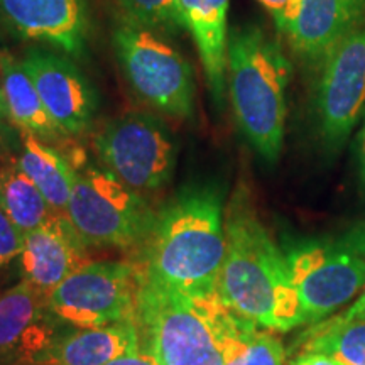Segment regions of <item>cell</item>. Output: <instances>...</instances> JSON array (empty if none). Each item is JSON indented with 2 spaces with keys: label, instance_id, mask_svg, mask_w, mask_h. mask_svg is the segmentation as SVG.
Returning <instances> with one entry per match:
<instances>
[{
  "label": "cell",
  "instance_id": "1",
  "mask_svg": "<svg viewBox=\"0 0 365 365\" xmlns=\"http://www.w3.org/2000/svg\"><path fill=\"white\" fill-rule=\"evenodd\" d=\"M227 250L217 293L239 317L269 331L304 325L286 254L269 234L245 188H237L225 212Z\"/></svg>",
  "mask_w": 365,
  "mask_h": 365
},
{
  "label": "cell",
  "instance_id": "2",
  "mask_svg": "<svg viewBox=\"0 0 365 365\" xmlns=\"http://www.w3.org/2000/svg\"><path fill=\"white\" fill-rule=\"evenodd\" d=\"M134 323L144 349L161 365H223L230 346L254 325L232 312L217 291L181 293L144 274Z\"/></svg>",
  "mask_w": 365,
  "mask_h": 365
},
{
  "label": "cell",
  "instance_id": "3",
  "mask_svg": "<svg viewBox=\"0 0 365 365\" xmlns=\"http://www.w3.org/2000/svg\"><path fill=\"white\" fill-rule=\"evenodd\" d=\"M223 215L215 190L182 191L158 213L144 242V276L181 293H215L227 250Z\"/></svg>",
  "mask_w": 365,
  "mask_h": 365
},
{
  "label": "cell",
  "instance_id": "4",
  "mask_svg": "<svg viewBox=\"0 0 365 365\" xmlns=\"http://www.w3.org/2000/svg\"><path fill=\"white\" fill-rule=\"evenodd\" d=\"M291 63L281 44L262 27L228 33L227 88L235 120L250 145L269 163L284 143Z\"/></svg>",
  "mask_w": 365,
  "mask_h": 365
},
{
  "label": "cell",
  "instance_id": "5",
  "mask_svg": "<svg viewBox=\"0 0 365 365\" xmlns=\"http://www.w3.org/2000/svg\"><path fill=\"white\" fill-rule=\"evenodd\" d=\"M304 325H314L355 298L365 286V223L335 239L294 244L286 252Z\"/></svg>",
  "mask_w": 365,
  "mask_h": 365
},
{
  "label": "cell",
  "instance_id": "6",
  "mask_svg": "<svg viewBox=\"0 0 365 365\" xmlns=\"http://www.w3.org/2000/svg\"><path fill=\"white\" fill-rule=\"evenodd\" d=\"M66 217L86 247L130 249L144 244L158 213L108 171L85 166L75 170Z\"/></svg>",
  "mask_w": 365,
  "mask_h": 365
},
{
  "label": "cell",
  "instance_id": "7",
  "mask_svg": "<svg viewBox=\"0 0 365 365\" xmlns=\"http://www.w3.org/2000/svg\"><path fill=\"white\" fill-rule=\"evenodd\" d=\"M113 48L127 81L143 102L171 117L193 113V70L171 44L130 21L115 27Z\"/></svg>",
  "mask_w": 365,
  "mask_h": 365
},
{
  "label": "cell",
  "instance_id": "8",
  "mask_svg": "<svg viewBox=\"0 0 365 365\" xmlns=\"http://www.w3.org/2000/svg\"><path fill=\"white\" fill-rule=\"evenodd\" d=\"M93 150L105 171L137 193L163 188L176 164L171 132L144 112L112 118L95 135Z\"/></svg>",
  "mask_w": 365,
  "mask_h": 365
},
{
  "label": "cell",
  "instance_id": "9",
  "mask_svg": "<svg viewBox=\"0 0 365 365\" xmlns=\"http://www.w3.org/2000/svg\"><path fill=\"white\" fill-rule=\"evenodd\" d=\"M139 264L90 262L46 298L54 317L78 330L134 319L140 289Z\"/></svg>",
  "mask_w": 365,
  "mask_h": 365
},
{
  "label": "cell",
  "instance_id": "10",
  "mask_svg": "<svg viewBox=\"0 0 365 365\" xmlns=\"http://www.w3.org/2000/svg\"><path fill=\"white\" fill-rule=\"evenodd\" d=\"M319 65L318 127L328 145L340 148L365 115V24L341 39Z\"/></svg>",
  "mask_w": 365,
  "mask_h": 365
},
{
  "label": "cell",
  "instance_id": "11",
  "mask_svg": "<svg viewBox=\"0 0 365 365\" xmlns=\"http://www.w3.org/2000/svg\"><path fill=\"white\" fill-rule=\"evenodd\" d=\"M41 102L63 134L86 130L97 110V95L78 68L46 49H29L21 59Z\"/></svg>",
  "mask_w": 365,
  "mask_h": 365
},
{
  "label": "cell",
  "instance_id": "12",
  "mask_svg": "<svg viewBox=\"0 0 365 365\" xmlns=\"http://www.w3.org/2000/svg\"><path fill=\"white\" fill-rule=\"evenodd\" d=\"M0 21L17 38L78 58L88 39V0H0Z\"/></svg>",
  "mask_w": 365,
  "mask_h": 365
},
{
  "label": "cell",
  "instance_id": "13",
  "mask_svg": "<svg viewBox=\"0 0 365 365\" xmlns=\"http://www.w3.org/2000/svg\"><path fill=\"white\" fill-rule=\"evenodd\" d=\"M90 262L85 242L66 215H58L53 222L24 234L21 254L24 281L43 298Z\"/></svg>",
  "mask_w": 365,
  "mask_h": 365
},
{
  "label": "cell",
  "instance_id": "14",
  "mask_svg": "<svg viewBox=\"0 0 365 365\" xmlns=\"http://www.w3.org/2000/svg\"><path fill=\"white\" fill-rule=\"evenodd\" d=\"M48 303L27 281L0 293V365H33L53 344Z\"/></svg>",
  "mask_w": 365,
  "mask_h": 365
},
{
  "label": "cell",
  "instance_id": "15",
  "mask_svg": "<svg viewBox=\"0 0 365 365\" xmlns=\"http://www.w3.org/2000/svg\"><path fill=\"white\" fill-rule=\"evenodd\" d=\"M364 24L365 0H298L294 19L281 34L299 58L319 63Z\"/></svg>",
  "mask_w": 365,
  "mask_h": 365
},
{
  "label": "cell",
  "instance_id": "16",
  "mask_svg": "<svg viewBox=\"0 0 365 365\" xmlns=\"http://www.w3.org/2000/svg\"><path fill=\"white\" fill-rule=\"evenodd\" d=\"M228 6L230 0H176L178 22L195 41L217 103H222L227 88Z\"/></svg>",
  "mask_w": 365,
  "mask_h": 365
},
{
  "label": "cell",
  "instance_id": "17",
  "mask_svg": "<svg viewBox=\"0 0 365 365\" xmlns=\"http://www.w3.org/2000/svg\"><path fill=\"white\" fill-rule=\"evenodd\" d=\"M140 349L134 319L100 328H83L54 340L33 365H107Z\"/></svg>",
  "mask_w": 365,
  "mask_h": 365
},
{
  "label": "cell",
  "instance_id": "18",
  "mask_svg": "<svg viewBox=\"0 0 365 365\" xmlns=\"http://www.w3.org/2000/svg\"><path fill=\"white\" fill-rule=\"evenodd\" d=\"M22 150L16 158L21 171L38 186L48 203L66 215L75 168L56 149L31 132L21 130Z\"/></svg>",
  "mask_w": 365,
  "mask_h": 365
},
{
  "label": "cell",
  "instance_id": "19",
  "mask_svg": "<svg viewBox=\"0 0 365 365\" xmlns=\"http://www.w3.org/2000/svg\"><path fill=\"white\" fill-rule=\"evenodd\" d=\"M0 86L6 98L9 120L14 125L43 140L58 139L59 134H63L44 108L38 90L21 61L4 56L0 61Z\"/></svg>",
  "mask_w": 365,
  "mask_h": 365
},
{
  "label": "cell",
  "instance_id": "20",
  "mask_svg": "<svg viewBox=\"0 0 365 365\" xmlns=\"http://www.w3.org/2000/svg\"><path fill=\"white\" fill-rule=\"evenodd\" d=\"M299 354H325L345 365H365V313H339L309 325Z\"/></svg>",
  "mask_w": 365,
  "mask_h": 365
},
{
  "label": "cell",
  "instance_id": "21",
  "mask_svg": "<svg viewBox=\"0 0 365 365\" xmlns=\"http://www.w3.org/2000/svg\"><path fill=\"white\" fill-rule=\"evenodd\" d=\"M0 205L22 234L53 222L58 213L38 186L17 166L16 158L0 163Z\"/></svg>",
  "mask_w": 365,
  "mask_h": 365
},
{
  "label": "cell",
  "instance_id": "22",
  "mask_svg": "<svg viewBox=\"0 0 365 365\" xmlns=\"http://www.w3.org/2000/svg\"><path fill=\"white\" fill-rule=\"evenodd\" d=\"M284 346L269 330L250 325L228 350L223 365H284Z\"/></svg>",
  "mask_w": 365,
  "mask_h": 365
},
{
  "label": "cell",
  "instance_id": "23",
  "mask_svg": "<svg viewBox=\"0 0 365 365\" xmlns=\"http://www.w3.org/2000/svg\"><path fill=\"white\" fill-rule=\"evenodd\" d=\"M130 21L149 29H175L180 27L176 16V0H117Z\"/></svg>",
  "mask_w": 365,
  "mask_h": 365
},
{
  "label": "cell",
  "instance_id": "24",
  "mask_svg": "<svg viewBox=\"0 0 365 365\" xmlns=\"http://www.w3.org/2000/svg\"><path fill=\"white\" fill-rule=\"evenodd\" d=\"M24 250V234L16 227L6 210L0 205V267L16 257H21Z\"/></svg>",
  "mask_w": 365,
  "mask_h": 365
},
{
  "label": "cell",
  "instance_id": "25",
  "mask_svg": "<svg viewBox=\"0 0 365 365\" xmlns=\"http://www.w3.org/2000/svg\"><path fill=\"white\" fill-rule=\"evenodd\" d=\"M107 365H161L158 357L154 354H150L149 350H145L140 346V349L134 350V352L122 355V357H117L112 362Z\"/></svg>",
  "mask_w": 365,
  "mask_h": 365
},
{
  "label": "cell",
  "instance_id": "26",
  "mask_svg": "<svg viewBox=\"0 0 365 365\" xmlns=\"http://www.w3.org/2000/svg\"><path fill=\"white\" fill-rule=\"evenodd\" d=\"M291 365H345V364H341L340 360L330 357V355L308 352V354H299L298 357L291 362Z\"/></svg>",
  "mask_w": 365,
  "mask_h": 365
},
{
  "label": "cell",
  "instance_id": "27",
  "mask_svg": "<svg viewBox=\"0 0 365 365\" xmlns=\"http://www.w3.org/2000/svg\"><path fill=\"white\" fill-rule=\"evenodd\" d=\"M257 2H261L272 16H276V14H279L291 0H257Z\"/></svg>",
  "mask_w": 365,
  "mask_h": 365
},
{
  "label": "cell",
  "instance_id": "28",
  "mask_svg": "<svg viewBox=\"0 0 365 365\" xmlns=\"http://www.w3.org/2000/svg\"><path fill=\"white\" fill-rule=\"evenodd\" d=\"M359 163H360V176H362V181L365 185V122H364V129L360 132V140H359Z\"/></svg>",
  "mask_w": 365,
  "mask_h": 365
},
{
  "label": "cell",
  "instance_id": "29",
  "mask_svg": "<svg viewBox=\"0 0 365 365\" xmlns=\"http://www.w3.org/2000/svg\"><path fill=\"white\" fill-rule=\"evenodd\" d=\"M345 312H349V313H365V286H364L362 293L359 294L357 301H355L354 304H350V308H346Z\"/></svg>",
  "mask_w": 365,
  "mask_h": 365
},
{
  "label": "cell",
  "instance_id": "30",
  "mask_svg": "<svg viewBox=\"0 0 365 365\" xmlns=\"http://www.w3.org/2000/svg\"><path fill=\"white\" fill-rule=\"evenodd\" d=\"M0 120H9V110L2 93V86H0Z\"/></svg>",
  "mask_w": 365,
  "mask_h": 365
},
{
  "label": "cell",
  "instance_id": "31",
  "mask_svg": "<svg viewBox=\"0 0 365 365\" xmlns=\"http://www.w3.org/2000/svg\"><path fill=\"white\" fill-rule=\"evenodd\" d=\"M2 122V120H0ZM0 144H2V130H0Z\"/></svg>",
  "mask_w": 365,
  "mask_h": 365
},
{
  "label": "cell",
  "instance_id": "32",
  "mask_svg": "<svg viewBox=\"0 0 365 365\" xmlns=\"http://www.w3.org/2000/svg\"><path fill=\"white\" fill-rule=\"evenodd\" d=\"M2 59H4V54H2V51H0V61H2Z\"/></svg>",
  "mask_w": 365,
  "mask_h": 365
}]
</instances>
